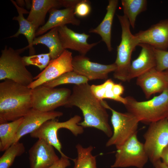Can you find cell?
<instances>
[{"label":"cell","mask_w":168,"mask_h":168,"mask_svg":"<svg viewBox=\"0 0 168 168\" xmlns=\"http://www.w3.org/2000/svg\"><path fill=\"white\" fill-rule=\"evenodd\" d=\"M68 156H61L57 161L48 168H66L71 165Z\"/></svg>","instance_id":"obj_33"},{"label":"cell","mask_w":168,"mask_h":168,"mask_svg":"<svg viewBox=\"0 0 168 168\" xmlns=\"http://www.w3.org/2000/svg\"><path fill=\"white\" fill-rule=\"evenodd\" d=\"M75 7L59 10L52 8L49 12V17L47 22L39 28L35 33L36 36L42 35L54 28L71 24L78 26L80 21L75 16L74 13Z\"/></svg>","instance_id":"obj_19"},{"label":"cell","mask_w":168,"mask_h":168,"mask_svg":"<svg viewBox=\"0 0 168 168\" xmlns=\"http://www.w3.org/2000/svg\"><path fill=\"white\" fill-rule=\"evenodd\" d=\"M166 75L167 80V82H168V69L165 70V71H164Z\"/></svg>","instance_id":"obj_39"},{"label":"cell","mask_w":168,"mask_h":168,"mask_svg":"<svg viewBox=\"0 0 168 168\" xmlns=\"http://www.w3.org/2000/svg\"><path fill=\"white\" fill-rule=\"evenodd\" d=\"M143 137L145 149L153 164L161 160L162 151L168 145V119L150 124Z\"/></svg>","instance_id":"obj_9"},{"label":"cell","mask_w":168,"mask_h":168,"mask_svg":"<svg viewBox=\"0 0 168 168\" xmlns=\"http://www.w3.org/2000/svg\"><path fill=\"white\" fill-rule=\"evenodd\" d=\"M89 81L86 77L73 70L66 72L56 78L46 82L43 85L55 87L61 85L67 84L79 85L87 83Z\"/></svg>","instance_id":"obj_28"},{"label":"cell","mask_w":168,"mask_h":168,"mask_svg":"<svg viewBox=\"0 0 168 168\" xmlns=\"http://www.w3.org/2000/svg\"><path fill=\"white\" fill-rule=\"evenodd\" d=\"M114 84L112 80L108 79L101 84L91 86V89L95 97L100 101L110 99L124 105L126 102L125 97L117 96L114 93L113 88Z\"/></svg>","instance_id":"obj_27"},{"label":"cell","mask_w":168,"mask_h":168,"mask_svg":"<svg viewBox=\"0 0 168 168\" xmlns=\"http://www.w3.org/2000/svg\"><path fill=\"white\" fill-rule=\"evenodd\" d=\"M91 7L89 1L81 0L75 6L74 13L75 16L80 17L87 16L90 13Z\"/></svg>","instance_id":"obj_32"},{"label":"cell","mask_w":168,"mask_h":168,"mask_svg":"<svg viewBox=\"0 0 168 168\" xmlns=\"http://www.w3.org/2000/svg\"><path fill=\"white\" fill-rule=\"evenodd\" d=\"M121 28L120 42L117 46V56L114 62L116 66L114 72V77L123 82L127 81L131 63L133 52L139 44L134 35L130 30V24L128 18L124 15H117Z\"/></svg>","instance_id":"obj_4"},{"label":"cell","mask_w":168,"mask_h":168,"mask_svg":"<svg viewBox=\"0 0 168 168\" xmlns=\"http://www.w3.org/2000/svg\"><path fill=\"white\" fill-rule=\"evenodd\" d=\"M154 168H168L161 160H159L153 164Z\"/></svg>","instance_id":"obj_37"},{"label":"cell","mask_w":168,"mask_h":168,"mask_svg":"<svg viewBox=\"0 0 168 168\" xmlns=\"http://www.w3.org/2000/svg\"><path fill=\"white\" fill-rule=\"evenodd\" d=\"M23 117L0 124V151H5L13 143Z\"/></svg>","instance_id":"obj_24"},{"label":"cell","mask_w":168,"mask_h":168,"mask_svg":"<svg viewBox=\"0 0 168 168\" xmlns=\"http://www.w3.org/2000/svg\"><path fill=\"white\" fill-rule=\"evenodd\" d=\"M25 148L22 143L18 142L12 144L5 151L0 158V168H9L15 158L23 154Z\"/></svg>","instance_id":"obj_29"},{"label":"cell","mask_w":168,"mask_h":168,"mask_svg":"<svg viewBox=\"0 0 168 168\" xmlns=\"http://www.w3.org/2000/svg\"><path fill=\"white\" fill-rule=\"evenodd\" d=\"M79 118L74 116L67 121L59 122L54 119L44 122L38 128L30 134L31 137L44 140L53 146L59 152L61 156H67L62 151V145L57 136V132L62 128L69 130L73 135L79 132L80 127L78 125Z\"/></svg>","instance_id":"obj_10"},{"label":"cell","mask_w":168,"mask_h":168,"mask_svg":"<svg viewBox=\"0 0 168 168\" xmlns=\"http://www.w3.org/2000/svg\"><path fill=\"white\" fill-rule=\"evenodd\" d=\"M135 134L122 145L116 148L115 159L112 168L135 167L143 168L149 160L144 144Z\"/></svg>","instance_id":"obj_7"},{"label":"cell","mask_w":168,"mask_h":168,"mask_svg":"<svg viewBox=\"0 0 168 168\" xmlns=\"http://www.w3.org/2000/svg\"><path fill=\"white\" fill-rule=\"evenodd\" d=\"M39 44H44L48 47L51 59L59 57L65 50L58 36V27L54 28L46 33L35 37L32 45Z\"/></svg>","instance_id":"obj_23"},{"label":"cell","mask_w":168,"mask_h":168,"mask_svg":"<svg viewBox=\"0 0 168 168\" xmlns=\"http://www.w3.org/2000/svg\"><path fill=\"white\" fill-rule=\"evenodd\" d=\"M58 36L64 49H70L78 52L80 55H85L100 41L89 44L87 40L90 35L84 33L76 32L66 25L58 27Z\"/></svg>","instance_id":"obj_14"},{"label":"cell","mask_w":168,"mask_h":168,"mask_svg":"<svg viewBox=\"0 0 168 168\" xmlns=\"http://www.w3.org/2000/svg\"><path fill=\"white\" fill-rule=\"evenodd\" d=\"M127 112L144 123L149 124L168 119V87L159 95L148 100L139 101L133 97H125Z\"/></svg>","instance_id":"obj_3"},{"label":"cell","mask_w":168,"mask_h":168,"mask_svg":"<svg viewBox=\"0 0 168 168\" xmlns=\"http://www.w3.org/2000/svg\"><path fill=\"white\" fill-rule=\"evenodd\" d=\"M32 108V89L9 79L0 83V124L23 117Z\"/></svg>","instance_id":"obj_2"},{"label":"cell","mask_w":168,"mask_h":168,"mask_svg":"<svg viewBox=\"0 0 168 168\" xmlns=\"http://www.w3.org/2000/svg\"><path fill=\"white\" fill-rule=\"evenodd\" d=\"M71 52L65 50L58 58L51 59L43 71L34 77L35 80L28 87L33 89L53 80L63 74L73 70Z\"/></svg>","instance_id":"obj_11"},{"label":"cell","mask_w":168,"mask_h":168,"mask_svg":"<svg viewBox=\"0 0 168 168\" xmlns=\"http://www.w3.org/2000/svg\"><path fill=\"white\" fill-rule=\"evenodd\" d=\"M16 2L17 4L19 7H22V6H24L26 3H25V1L23 0H16Z\"/></svg>","instance_id":"obj_38"},{"label":"cell","mask_w":168,"mask_h":168,"mask_svg":"<svg viewBox=\"0 0 168 168\" xmlns=\"http://www.w3.org/2000/svg\"><path fill=\"white\" fill-rule=\"evenodd\" d=\"M11 1L16 8L18 14L17 16L14 17L12 19L17 21L19 27L15 34L8 38L17 37L20 34L24 35L27 40L28 45L24 48L18 49V51L21 53L24 50L29 49V55H34L35 51L32 45V43L35 37L36 30L33 25L26 19L23 16L24 14H29V12L23 7H19L14 1L11 0Z\"/></svg>","instance_id":"obj_20"},{"label":"cell","mask_w":168,"mask_h":168,"mask_svg":"<svg viewBox=\"0 0 168 168\" xmlns=\"http://www.w3.org/2000/svg\"><path fill=\"white\" fill-rule=\"evenodd\" d=\"M63 114L58 111L43 112L32 108L23 117L13 144L19 142L24 136L33 132L45 122L54 119Z\"/></svg>","instance_id":"obj_15"},{"label":"cell","mask_w":168,"mask_h":168,"mask_svg":"<svg viewBox=\"0 0 168 168\" xmlns=\"http://www.w3.org/2000/svg\"><path fill=\"white\" fill-rule=\"evenodd\" d=\"M0 57V80L9 79L28 86L34 77L26 68L20 53L6 46Z\"/></svg>","instance_id":"obj_5"},{"label":"cell","mask_w":168,"mask_h":168,"mask_svg":"<svg viewBox=\"0 0 168 168\" xmlns=\"http://www.w3.org/2000/svg\"><path fill=\"white\" fill-rule=\"evenodd\" d=\"M140 44H147L160 50L168 49V19L160 21L147 29L134 35Z\"/></svg>","instance_id":"obj_13"},{"label":"cell","mask_w":168,"mask_h":168,"mask_svg":"<svg viewBox=\"0 0 168 168\" xmlns=\"http://www.w3.org/2000/svg\"><path fill=\"white\" fill-rule=\"evenodd\" d=\"M22 58L26 66L33 65L38 67L41 70L46 68L51 60L49 53L24 56Z\"/></svg>","instance_id":"obj_30"},{"label":"cell","mask_w":168,"mask_h":168,"mask_svg":"<svg viewBox=\"0 0 168 168\" xmlns=\"http://www.w3.org/2000/svg\"><path fill=\"white\" fill-rule=\"evenodd\" d=\"M76 148L77 156L72 159L74 163V168H97L96 156L92 153L93 149L92 146L84 147L78 144Z\"/></svg>","instance_id":"obj_26"},{"label":"cell","mask_w":168,"mask_h":168,"mask_svg":"<svg viewBox=\"0 0 168 168\" xmlns=\"http://www.w3.org/2000/svg\"><path fill=\"white\" fill-rule=\"evenodd\" d=\"M118 3V0H110L106 7V12L101 23L95 28L91 29L90 33L98 34L105 43L108 50L111 51V29L113 20Z\"/></svg>","instance_id":"obj_21"},{"label":"cell","mask_w":168,"mask_h":168,"mask_svg":"<svg viewBox=\"0 0 168 168\" xmlns=\"http://www.w3.org/2000/svg\"><path fill=\"white\" fill-rule=\"evenodd\" d=\"M72 65L73 71L89 80L106 79L108 74L114 72L116 68L114 63L105 65L93 62L85 55L80 54L73 57Z\"/></svg>","instance_id":"obj_12"},{"label":"cell","mask_w":168,"mask_h":168,"mask_svg":"<svg viewBox=\"0 0 168 168\" xmlns=\"http://www.w3.org/2000/svg\"><path fill=\"white\" fill-rule=\"evenodd\" d=\"M124 86L121 83H115L113 88L114 94L118 97L121 96V95L124 92Z\"/></svg>","instance_id":"obj_35"},{"label":"cell","mask_w":168,"mask_h":168,"mask_svg":"<svg viewBox=\"0 0 168 168\" xmlns=\"http://www.w3.org/2000/svg\"><path fill=\"white\" fill-rule=\"evenodd\" d=\"M136 84L142 90L147 99L153 94L161 93L168 87L164 71L154 68L137 78Z\"/></svg>","instance_id":"obj_17"},{"label":"cell","mask_w":168,"mask_h":168,"mask_svg":"<svg viewBox=\"0 0 168 168\" xmlns=\"http://www.w3.org/2000/svg\"><path fill=\"white\" fill-rule=\"evenodd\" d=\"M75 106L82 111L84 120L79 125L84 128H96L110 137L113 131L109 123V115L101 101L92 93L87 83L75 85L65 106Z\"/></svg>","instance_id":"obj_1"},{"label":"cell","mask_w":168,"mask_h":168,"mask_svg":"<svg viewBox=\"0 0 168 168\" xmlns=\"http://www.w3.org/2000/svg\"><path fill=\"white\" fill-rule=\"evenodd\" d=\"M124 15L128 19L130 26L134 29L137 16L145 11L147 8L146 0H122Z\"/></svg>","instance_id":"obj_25"},{"label":"cell","mask_w":168,"mask_h":168,"mask_svg":"<svg viewBox=\"0 0 168 168\" xmlns=\"http://www.w3.org/2000/svg\"><path fill=\"white\" fill-rule=\"evenodd\" d=\"M106 109L112 112L111 122L113 128V134L106 143V146L114 145L117 148L137 133L139 121L129 112L123 113L110 107L104 101H102Z\"/></svg>","instance_id":"obj_6"},{"label":"cell","mask_w":168,"mask_h":168,"mask_svg":"<svg viewBox=\"0 0 168 168\" xmlns=\"http://www.w3.org/2000/svg\"><path fill=\"white\" fill-rule=\"evenodd\" d=\"M161 161L168 167V145L162 151L161 156Z\"/></svg>","instance_id":"obj_36"},{"label":"cell","mask_w":168,"mask_h":168,"mask_svg":"<svg viewBox=\"0 0 168 168\" xmlns=\"http://www.w3.org/2000/svg\"><path fill=\"white\" fill-rule=\"evenodd\" d=\"M138 45L141 47V50L138 57L131 62L127 81L138 77L156 66L154 48L145 44Z\"/></svg>","instance_id":"obj_18"},{"label":"cell","mask_w":168,"mask_h":168,"mask_svg":"<svg viewBox=\"0 0 168 168\" xmlns=\"http://www.w3.org/2000/svg\"><path fill=\"white\" fill-rule=\"evenodd\" d=\"M81 0H59L61 7L65 8L75 7Z\"/></svg>","instance_id":"obj_34"},{"label":"cell","mask_w":168,"mask_h":168,"mask_svg":"<svg viewBox=\"0 0 168 168\" xmlns=\"http://www.w3.org/2000/svg\"><path fill=\"white\" fill-rule=\"evenodd\" d=\"M54 147L41 139L29 150L30 168H48L59 159Z\"/></svg>","instance_id":"obj_16"},{"label":"cell","mask_w":168,"mask_h":168,"mask_svg":"<svg viewBox=\"0 0 168 168\" xmlns=\"http://www.w3.org/2000/svg\"><path fill=\"white\" fill-rule=\"evenodd\" d=\"M154 50L156 60V68L160 71L168 69V51L154 48Z\"/></svg>","instance_id":"obj_31"},{"label":"cell","mask_w":168,"mask_h":168,"mask_svg":"<svg viewBox=\"0 0 168 168\" xmlns=\"http://www.w3.org/2000/svg\"><path fill=\"white\" fill-rule=\"evenodd\" d=\"M72 92L66 88H55L43 85L32 89V108L48 112L65 106Z\"/></svg>","instance_id":"obj_8"},{"label":"cell","mask_w":168,"mask_h":168,"mask_svg":"<svg viewBox=\"0 0 168 168\" xmlns=\"http://www.w3.org/2000/svg\"><path fill=\"white\" fill-rule=\"evenodd\" d=\"M31 7L26 19L34 26L36 30L45 24L47 13L52 8L61 7L59 0H32Z\"/></svg>","instance_id":"obj_22"}]
</instances>
